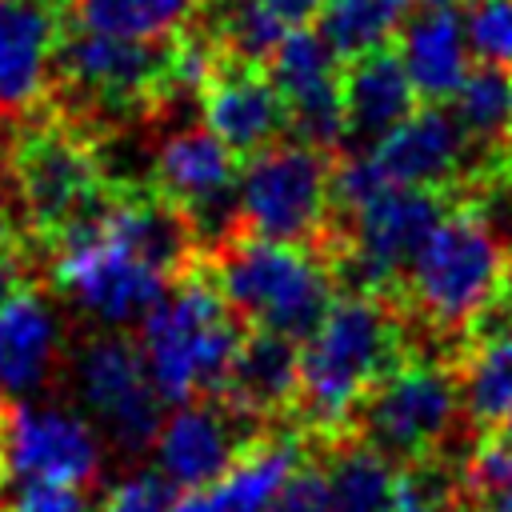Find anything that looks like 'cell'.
Masks as SVG:
<instances>
[{
	"instance_id": "obj_11",
	"label": "cell",
	"mask_w": 512,
	"mask_h": 512,
	"mask_svg": "<svg viewBox=\"0 0 512 512\" xmlns=\"http://www.w3.org/2000/svg\"><path fill=\"white\" fill-rule=\"evenodd\" d=\"M100 432L88 416L56 404H0V464L16 480H60L88 488L100 476Z\"/></svg>"
},
{
	"instance_id": "obj_16",
	"label": "cell",
	"mask_w": 512,
	"mask_h": 512,
	"mask_svg": "<svg viewBox=\"0 0 512 512\" xmlns=\"http://www.w3.org/2000/svg\"><path fill=\"white\" fill-rule=\"evenodd\" d=\"M344 148H376L400 120L416 112V88L396 44L372 48L340 64Z\"/></svg>"
},
{
	"instance_id": "obj_3",
	"label": "cell",
	"mask_w": 512,
	"mask_h": 512,
	"mask_svg": "<svg viewBox=\"0 0 512 512\" xmlns=\"http://www.w3.org/2000/svg\"><path fill=\"white\" fill-rule=\"evenodd\" d=\"M4 168L12 188V216L36 256L96 220L112 200L104 144L52 108L12 124L4 140Z\"/></svg>"
},
{
	"instance_id": "obj_7",
	"label": "cell",
	"mask_w": 512,
	"mask_h": 512,
	"mask_svg": "<svg viewBox=\"0 0 512 512\" xmlns=\"http://www.w3.org/2000/svg\"><path fill=\"white\" fill-rule=\"evenodd\" d=\"M332 160L336 152L292 136L240 160L236 236L320 244L332 228Z\"/></svg>"
},
{
	"instance_id": "obj_14",
	"label": "cell",
	"mask_w": 512,
	"mask_h": 512,
	"mask_svg": "<svg viewBox=\"0 0 512 512\" xmlns=\"http://www.w3.org/2000/svg\"><path fill=\"white\" fill-rule=\"evenodd\" d=\"M64 0H0V120L16 124L48 104Z\"/></svg>"
},
{
	"instance_id": "obj_12",
	"label": "cell",
	"mask_w": 512,
	"mask_h": 512,
	"mask_svg": "<svg viewBox=\"0 0 512 512\" xmlns=\"http://www.w3.org/2000/svg\"><path fill=\"white\" fill-rule=\"evenodd\" d=\"M260 432L268 428L244 416L240 408H232L224 396H200L176 404V412L160 420L152 440L156 468L176 488H204L216 476H224Z\"/></svg>"
},
{
	"instance_id": "obj_23",
	"label": "cell",
	"mask_w": 512,
	"mask_h": 512,
	"mask_svg": "<svg viewBox=\"0 0 512 512\" xmlns=\"http://www.w3.org/2000/svg\"><path fill=\"white\" fill-rule=\"evenodd\" d=\"M408 16L412 0H324L316 12V32L344 64L372 48L396 44Z\"/></svg>"
},
{
	"instance_id": "obj_33",
	"label": "cell",
	"mask_w": 512,
	"mask_h": 512,
	"mask_svg": "<svg viewBox=\"0 0 512 512\" xmlns=\"http://www.w3.org/2000/svg\"><path fill=\"white\" fill-rule=\"evenodd\" d=\"M476 504H484V512H512V480L500 484V488H492V492L480 496Z\"/></svg>"
},
{
	"instance_id": "obj_31",
	"label": "cell",
	"mask_w": 512,
	"mask_h": 512,
	"mask_svg": "<svg viewBox=\"0 0 512 512\" xmlns=\"http://www.w3.org/2000/svg\"><path fill=\"white\" fill-rule=\"evenodd\" d=\"M256 4H264L284 28H300V24H312L316 20V12H320L324 0H256Z\"/></svg>"
},
{
	"instance_id": "obj_6",
	"label": "cell",
	"mask_w": 512,
	"mask_h": 512,
	"mask_svg": "<svg viewBox=\"0 0 512 512\" xmlns=\"http://www.w3.org/2000/svg\"><path fill=\"white\" fill-rule=\"evenodd\" d=\"M464 428L460 372L436 356H408L380 376L356 404L348 432L368 440L392 464L448 452Z\"/></svg>"
},
{
	"instance_id": "obj_17",
	"label": "cell",
	"mask_w": 512,
	"mask_h": 512,
	"mask_svg": "<svg viewBox=\"0 0 512 512\" xmlns=\"http://www.w3.org/2000/svg\"><path fill=\"white\" fill-rule=\"evenodd\" d=\"M300 460H304V436L260 432L224 476L176 496L172 512H268Z\"/></svg>"
},
{
	"instance_id": "obj_5",
	"label": "cell",
	"mask_w": 512,
	"mask_h": 512,
	"mask_svg": "<svg viewBox=\"0 0 512 512\" xmlns=\"http://www.w3.org/2000/svg\"><path fill=\"white\" fill-rule=\"evenodd\" d=\"M204 272L248 328L308 340L336 300V276L316 244L228 236L204 252Z\"/></svg>"
},
{
	"instance_id": "obj_37",
	"label": "cell",
	"mask_w": 512,
	"mask_h": 512,
	"mask_svg": "<svg viewBox=\"0 0 512 512\" xmlns=\"http://www.w3.org/2000/svg\"><path fill=\"white\" fill-rule=\"evenodd\" d=\"M0 476H4V464H0Z\"/></svg>"
},
{
	"instance_id": "obj_19",
	"label": "cell",
	"mask_w": 512,
	"mask_h": 512,
	"mask_svg": "<svg viewBox=\"0 0 512 512\" xmlns=\"http://www.w3.org/2000/svg\"><path fill=\"white\" fill-rule=\"evenodd\" d=\"M296 388H300V340L268 328H248L228 368V380L216 396H224L244 416L268 424L272 416L292 412Z\"/></svg>"
},
{
	"instance_id": "obj_9",
	"label": "cell",
	"mask_w": 512,
	"mask_h": 512,
	"mask_svg": "<svg viewBox=\"0 0 512 512\" xmlns=\"http://www.w3.org/2000/svg\"><path fill=\"white\" fill-rule=\"evenodd\" d=\"M236 180L240 156L208 124L164 136L152 156V188L184 208L204 252L236 236Z\"/></svg>"
},
{
	"instance_id": "obj_18",
	"label": "cell",
	"mask_w": 512,
	"mask_h": 512,
	"mask_svg": "<svg viewBox=\"0 0 512 512\" xmlns=\"http://www.w3.org/2000/svg\"><path fill=\"white\" fill-rule=\"evenodd\" d=\"M60 356V320L48 296L24 284L0 304V400L32 396L56 368Z\"/></svg>"
},
{
	"instance_id": "obj_25",
	"label": "cell",
	"mask_w": 512,
	"mask_h": 512,
	"mask_svg": "<svg viewBox=\"0 0 512 512\" xmlns=\"http://www.w3.org/2000/svg\"><path fill=\"white\" fill-rule=\"evenodd\" d=\"M472 488L464 476V456L432 452L408 464H396L392 512H468Z\"/></svg>"
},
{
	"instance_id": "obj_26",
	"label": "cell",
	"mask_w": 512,
	"mask_h": 512,
	"mask_svg": "<svg viewBox=\"0 0 512 512\" xmlns=\"http://www.w3.org/2000/svg\"><path fill=\"white\" fill-rule=\"evenodd\" d=\"M464 36L476 60L512 68V0H472L464 16Z\"/></svg>"
},
{
	"instance_id": "obj_2",
	"label": "cell",
	"mask_w": 512,
	"mask_h": 512,
	"mask_svg": "<svg viewBox=\"0 0 512 512\" xmlns=\"http://www.w3.org/2000/svg\"><path fill=\"white\" fill-rule=\"evenodd\" d=\"M412 356V328L392 296L336 292L308 340H300V388L292 412L316 436L344 432L364 392Z\"/></svg>"
},
{
	"instance_id": "obj_21",
	"label": "cell",
	"mask_w": 512,
	"mask_h": 512,
	"mask_svg": "<svg viewBox=\"0 0 512 512\" xmlns=\"http://www.w3.org/2000/svg\"><path fill=\"white\" fill-rule=\"evenodd\" d=\"M320 468L328 476L332 512H392L396 464L356 432L320 436Z\"/></svg>"
},
{
	"instance_id": "obj_22",
	"label": "cell",
	"mask_w": 512,
	"mask_h": 512,
	"mask_svg": "<svg viewBox=\"0 0 512 512\" xmlns=\"http://www.w3.org/2000/svg\"><path fill=\"white\" fill-rule=\"evenodd\" d=\"M204 0H64V24L112 36H180L200 16Z\"/></svg>"
},
{
	"instance_id": "obj_10",
	"label": "cell",
	"mask_w": 512,
	"mask_h": 512,
	"mask_svg": "<svg viewBox=\"0 0 512 512\" xmlns=\"http://www.w3.org/2000/svg\"><path fill=\"white\" fill-rule=\"evenodd\" d=\"M76 392L84 408L92 412V424L120 448V452H144L156 440L160 408L140 344H132L120 332H100L80 348L76 360Z\"/></svg>"
},
{
	"instance_id": "obj_8",
	"label": "cell",
	"mask_w": 512,
	"mask_h": 512,
	"mask_svg": "<svg viewBox=\"0 0 512 512\" xmlns=\"http://www.w3.org/2000/svg\"><path fill=\"white\" fill-rule=\"evenodd\" d=\"M104 212L48 248V284L108 328L144 320L168 292V276L120 248L100 228Z\"/></svg>"
},
{
	"instance_id": "obj_13",
	"label": "cell",
	"mask_w": 512,
	"mask_h": 512,
	"mask_svg": "<svg viewBox=\"0 0 512 512\" xmlns=\"http://www.w3.org/2000/svg\"><path fill=\"white\" fill-rule=\"evenodd\" d=\"M196 96H200L204 124L240 160H248L260 148L288 136V104H284L280 88L272 84L268 68L208 56V68L196 84Z\"/></svg>"
},
{
	"instance_id": "obj_15",
	"label": "cell",
	"mask_w": 512,
	"mask_h": 512,
	"mask_svg": "<svg viewBox=\"0 0 512 512\" xmlns=\"http://www.w3.org/2000/svg\"><path fill=\"white\" fill-rule=\"evenodd\" d=\"M372 152V164L388 184H408V188H436L452 192L460 200V180L468 168V140L444 104L416 108L408 120H400Z\"/></svg>"
},
{
	"instance_id": "obj_29",
	"label": "cell",
	"mask_w": 512,
	"mask_h": 512,
	"mask_svg": "<svg viewBox=\"0 0 512 512\" xmlns=\"http://www.w3.org/2000/svg\"><path fill=\"white\" fill-rule=\"evenodd\" d=\"M268 512H332L328 476H324L320 460H300L292 468V476L284 480V488H280V496L272 500Z\"/></svg>"
},
{
	"instance_id": "obj_34",
	"label": "cell",
	"mask_w": 512,
	"mask_h": 512,
	"mask_svg": "<svg viewBox=\"0 0 512 512\" xmlns=\"http://www.w3.org/2000/svg\"><path fill=\"white\" fill-rule=\"evenodd\" d=\"M500 296L512 308V248H508V260H504V288H500Z\"/></svg>"
},
{
	"instance_id": "obj_30",
	"label": "cell",
	"mask_w": 512,
	"mask_h": 512,
	"mask_svg": "<svg viewBox=\"0 0 512 512\" xmlns=\"http://www.w3.org/2000/svg\"><path fill=\"white\" fill-rule=\"evenodd\" d=\"M32 276H36V248L16 224L0 228V304L16 296L24 284H32Z\"/></svg>"
},
{
	"instance_id": "obj_28",
	"label": "cell",
	"mask_w": 512,
	"mask_h": 512,
	"mask_svg": "<svg viewBox=\"0 0 512 512\" xmlns=\"http://www.w3.org/2000/svg\"><path fill=\"white\" fill-rule=\"evenodd\" d=\"M0 512H92L76 484L60 480H20Z\"/></svg>"
},
{
	"instance_id": "obj_38",
	"label": "cell",
	"mask_w": 512,
	"mask_h": 512,
	"mask_svg": "<svg viewBox=\"0 0 512 512\" xmlns=\"http://www.w3.org/2000/svg\"><path fill=\"white\" fill-rule=\"evenodd\" d=\"M0 404H4V400H0Z\"/></svg>"
},
{
	"instance_id": "obj_4",
	"label": "cell",
	"mask_w": 512,
	"mask_h": 512,
	"mask_svg": "<svg viewBox=\"0 0 512 512\" xmlns=\"http://www.w3.org/2000/svg\"><path fill=\"white\" fill-rule=\"evenodd\" d=\"M244 336L248 324L228 308L204 264L172 280L140 324V356L156 396L172 408L216 396Z\"/></svg>"
},
{
	"instance_id": "obj_27",
	"label": "cell",
	"mask_w": 512,
	"mask_h": 512,
	"mask_svg": "<svg viewBox=\"0 0 512 512\" xmlns=\"http://www.w3.org/2000/svg\"><path fill=\"white\" fill-rule=\"evenodd\" d=\"M172 504L176 484L160 468H136L108 488L100 512H172Z\"/></svg>"
},
{
	"instance_id": "obj_36",
	"label": "cell",
	"mask_w": 512,
	"mask_h": 512,
	"mask_svg": "<svg viewBox=\"0 0 512 512\" xmlns=\"http://www.w3.org/2000/svg\"><path fill=\"white\" fill-rule=\"evenodd\" d=\"M8 132H12V124H8V120H0V148H4V140H8Z\"/></svg>"
},
{
	"instance_id": "obj_24",
	"label": "cell",
	"mask_w": 512,
	"mask_h": 512,
	"mask_svg": "<svg viewBox=\"0 0 512 512\" xmlns=\"http://www.w3.org/2000/svg\"><path fill=\"white\" fill-rule=\"evenodd\" d=\"M268 76L280 88L284 104H308L320 96L340 92V56L324 44V36L316 28H288L280 48L268 60Z\"/></svg>"
},
{
	"instance_id": "obj_20",
	"label": "cell",
	"mask_w": 512,
	"mask_h": 512,
	"mask_svg": "<svg viewBox=\"0 0 512 512\" xmlns=\"http://www.w3.org/2000/svg\"><path fill=\"white\" fill-rule=\"evenodd\" d=\"M396 52L408 68L416 96L428 104H444V100H452V92L460 88V80L468 72L464 20L452 12V4L420 8L416 16L404 20V28L396 36Z\"/></svg>"
},
{
	"instance_id": "obj_35",
	"label": "cell",
	"mask_w": 512,
	"mask_h": 512,
	"mask_svg": "<svg viewBox=\"0 0 512 512\" xmlns=\"http://www.w3.org/2000/svg\"><path fill=\"white\" fill-rule=\"evenodd\" d=\"M412 4H420V8H444V4H456V0H412Z\"/></svg>"
},
{
	"instance_id": "obj_1",
	"label": "cell",
	"mask_w": 512,
	"mask_h": 512,
	"mask_svg": "<svg viewBox=\"0 0 512 512\" xmlns=\"http://www.w3.org/2000/svg\"><path fill=\"white\" fill-rule=\"evenodd\" d=\"M508 244L484 204L456 200L424 236L400 276V308L412 328V356L440 340L452 364L464 356L468 328L500 300Z\"/></svg>"
},
{
	"instance_id": "obj_32",
	"label": "cell",
	"mask_w": 512,
	"mask_h": 512,
	"mask_svg": "<svg viewBox=\"0 0 512 512\" xmlns=\"http://www.w3.org/2000/svg\"><path fill=\"white\" fill-rule=\"evenodd\" d=\"M16 224L12 216V188H8V168H4V148H0V228ZM20 228V224H16Z\"/></svg>"
}]
</instances>
